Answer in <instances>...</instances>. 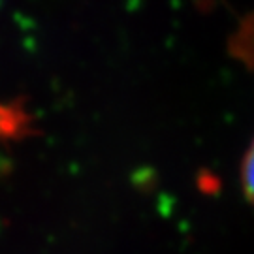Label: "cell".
I'll return each instance as SVG.
<instances>
[{"instance_id":"1","label":"cell","mask_w":254,"mask_h":254,"mask_svg":"<svg viewBox=\"0 0 254 254\" xmlns=\"http://www.w3.org/2000/svg\"><path fill=\"white\" fill-rule=\"evenodd\" d=\"M241 189L249 203L254 207V139L245 151L241 162Z\"/></svg>"}]
</instances>
